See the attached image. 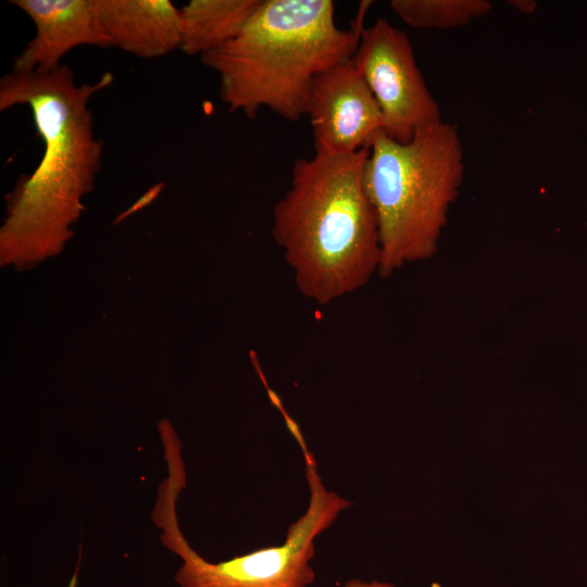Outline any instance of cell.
<instances>
[{"mask_svg": "<svg viewBox=\"0 0 587 587\" xmlns=\"http://www.w3.org/2000/svg\"><path fill=\"white\" fill-rule=\"evenodd\" d=\"M112 82L108 72L95 83L77 84L66 64L52 71L12 70L1 77L0 111L27 105L43 141L37 167L5 197L1 265H35L58 254L73 236L71 226L92 190L103 152L89 102Z\"/></svg>", "mask_w": 587, "mask_h": 587, "instance_id": "6da1fadb", "label": "cell"}, {"mask_svg": "<svg viewBox=\"0 0 587 587\" xmlns=\"http://www.w3.org/2000/svg\"><path fill=\"white\" fill-rule=\"evenodd\" d=\"M510 5L520 11L521 13L530 14L537 8V2L533 0H510Z\"/></svg>", "mask_w": 587, "mask_h": 587, "instance_id": "4fadbf2b", "label": "cell"}, {"mask_svg": "<svg viewBox=\"0 0 587 587\" xmlns=\"http://www.w3.org/2000/svg\"><path fill=\"white\" fill-rule=\"evenodd\" d=\"M109 47L141 59L180 48V10L170 0H93Z\"/></svg>", "mask_w": 587, "mask_h": 587, "instance_id": "9c48e42d", "label": "cell"}, {"mask_svg": "<svg viewBox=\"0 0 587 587\" xmlns=\"http://www.w3.org/2000/svg\"><path fill=\"white\" fill-rule=\"evenodd\" d=\"M352 61L380 109L384 133L390 138L408 142L420 129L442 121L405 32L377 18L362 29Z\"/></svg>", "mask_w": 587, "mask_h": 587, "instance_id": "8992f818", "label": "cell"}, {"mask_svg": "<svg viewBox=\"0 0 587 587\" xmlns=\"http://www.w3.org/2000/svg\"><path fill=\"white\" fill-rule=\"evenodd\" d=\"M362 29L338 27L330 0H263L237 37L200 58L230 112L253 118L266 108L295 122L315 78L352 59Z\"/></svg>", "mask_w": 587, "mask_h": 587, "instance_id": "3957f363", "label": "cell"}, {"mask_svg": "<svg viewBox=\"0 0 587 587\" xmlns=\"http://www.w3.org/2000/svg\"><path fill=\"white\" fill-rule=\"evenodd\" d=\"M36 27L35 37L13 62L14 71H52L79 46L109 48L93 0H11Z\"/></svg>", "mask_w": 587, "mask_h": 587, "instance_id": "ba28073f", "label": "cell"}, {"mask_svg": "<svg viewBox=\"0 0 587 587\" xmlns=\"http://www.w3.org/2000/svg\"><path fill=\"white\" fill-rule=\"evenodd\" d=\"M296 440L303 454L310 490L307 510L289 526L284 544L217 563L195 551L182 533L176 509L186 486V469L176 463L167 466V476L158 487L151 519L161 532L162 544L182 560L174 576L178 587H308L314 582L311 561L315 539L351 503L325 487L303 436Z\"/></svg>", "mask_w": 587, "mask_h": 587, "instance_id": "5b68a950", "label": "cell"}, {"mask_svg": "<svg viewBox=\"0 0 587 587\" xmlns=\"http://www.w3.org/2000/svg\"><path fill=\"white\" fill-rule=\"evenodd\" d=\"M395 14L413 28L449 29L488 14L489 0H391Z\"/></svg>", "mask_w": 587, "mask_h": 587, "instance_id": "8fae6325", "label": "cell"}, {"mask_svg": "<svg viewBox=\"0 0 587 587\" xmlns=\"http://www.w3.org/2000/svg\"><path fill=\"white\" fill-rule=\"evenodd\" d=\"M369 151L296 160L290 186L273 208L272 237L299 292L321 305L378 275L379 228L364 185Z\"/></svg>", "mask_w": 587, "mask_h": 587, "instance_id": "7a4b0ae2", "label": "cell"}, {"mask_svg": "<svg viewBox=\"0 0 587 587\" xmlns=\"http://www.w3.org/2000/svg\"><path fill=\"white\" fill-rule=\"evenodd\" d=\"M305 115L317 153L348 154L370 149L384 132L380 109L352 59L315 78Z\"/></svg>", "mask_w": 587, "mask_h": 587, "instance_id": "52a82bcc", "label": "cell"}, {"mask_svg": "<svg viewBox=\"0 0 587 587\" xmlns=\"http://www.w3.org/2000/svg\"><path fill=\"white\" fill-rule=\"evenodd\" d=\"M463 177L457 125L441 121L408 142L378 135L365 162L364 185L378 222L380 277L437 252Z\"/></svg>", "mask_w": 587, "mask_h": 587, "instance_id": "277c9868", "label": "cell"}, {"mask_svg": "<svg viewBox=\"0 0 587 587\" xmlns=\"http://www.w3.org/2000/svg\"><path fill=\"white\" fill-rule=\"evenodd\" d=\"M263 0H191L180 9V50L200 55L218 49L245 28Z\"/></svg>", "mask_w": 587, "mask_h": 587, "instance_id": "30bf717a", "label": "cell"}, {"mask_svg": "<svg viewBox=\"0 0 587 587\" xmlns=\"http://www.w3.org/2000/svg\"><path fill=\"white\" fill-rule=\"evenodd\" d=\"M341 587H395L394 585L385 582H366L358 578L347 580Z\"/></svg>", "mask_w": 587, "mask_h": 587, "instance_id": "7c38bea8", "label": "cell"}]
</instances>
